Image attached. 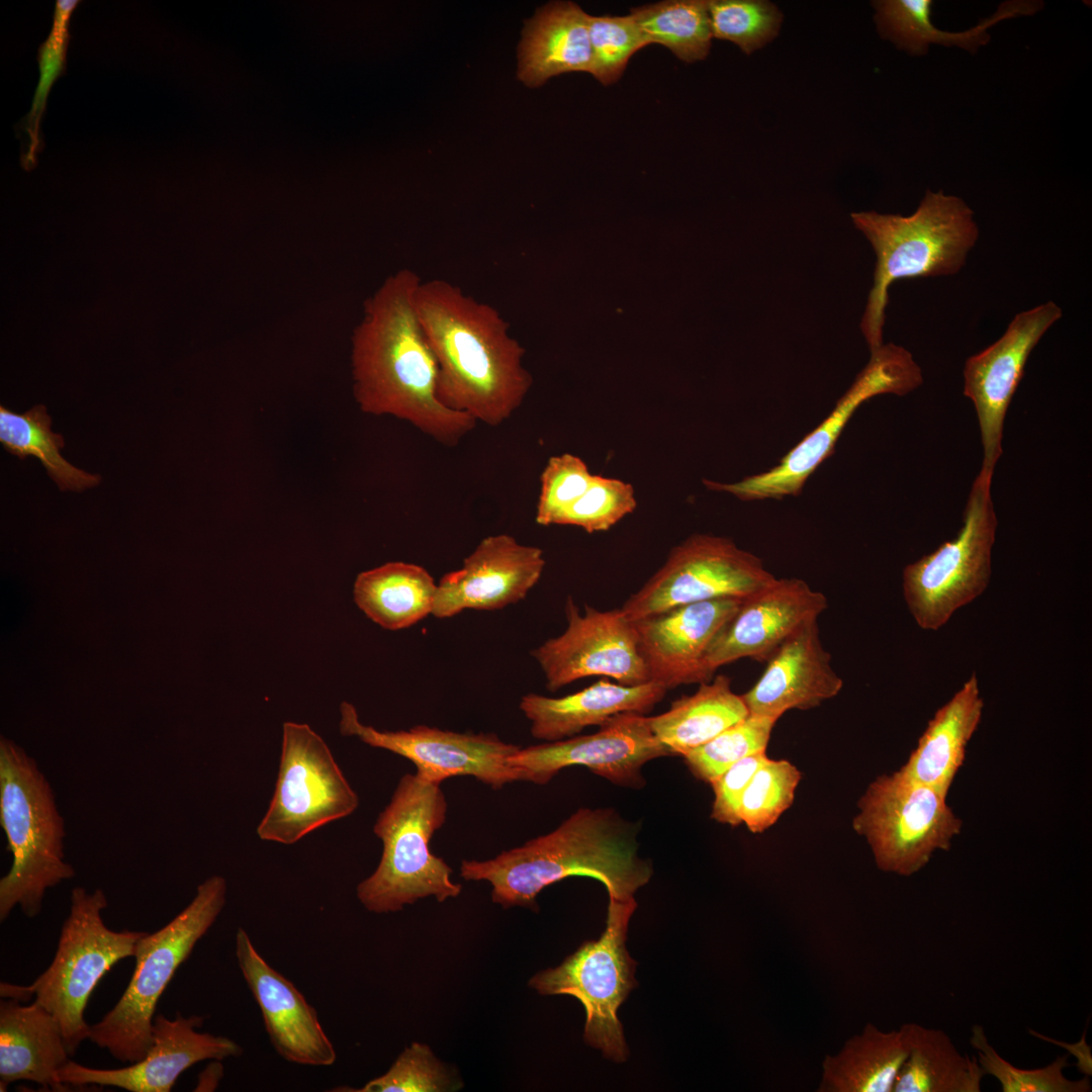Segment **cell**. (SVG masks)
I'll use <instances>...</instances> for the list:
<instances>
[{"label":"cell","mask_w":1092,"mask_h":1092,"mask_svg":"<svg viewBox=\"0 0 1092 1092\" xmlns=\"http://www.w3.org/2000/svg\"><path fill=\"white\" fill-rule=\"evenodd\" d=\"M415 304L438 364V399L489 426L509 419L531 377L500 313L442 279L422 281Z\"/></svg>","instance_id":"2"},{"label":"cell","mask_w":1092,"mask_h":1092,"mask_svg":"<svg viewBox=\"0 0 1092 1092\" xmlns=\"http://www.w3.org/2000/svg\"><path fill=\"white\" fill-rule=\"evenodd\" d=\"M436 590L437 583L423 566L394 561L359 573L353 597L370 620L395 631L432 615Z\"/></svg>","instance_id":"31"},{"label":"cell","mask_w":1092,"mask_h":1092,"mask_svg":"<svg viewBox=\"0 0 1092 1092\" xmlns=\"http://www.w3.org/2000/svg\"><path fill=\"white\" fill-rule=\"evenodd\" d=\"M275 792L257 828L267 841L292 844L352 814L359 804L324 739L307 724H283Z\"/></svg>","instance_id":"13"},{"label":"cell","mask_w":1092,"mask_h":1092,"mask_svg":"<svg viewBox=\"0 0 1092 1092\" xmlns=\"http://www.w3.org/2000/svg\"><path fill=\"white\" fill-rule=\"evenodd\" d=\"M589 38L593 51L592 74L604 85L615 83L629 59L641 48L651 44L641 27L627 16H590Z\"/></svg>","instance_id":"41"},{"label":"cell","mask_w":1092,"mask_h":1092,"mask_svg":"<svg viewBox=\"0 0 1092 1092\" xmlns=\"http://www.w3.org/2000/svg\"><path fill=\"white\" fill-rule=\"evenodd\" d=\"M946 796L900 770L868 787L852 826L867 839L881 871L909 877L925 867L935 850L949 848L962 821L947 806Z\"/></svg>","instance_id":"11"},{"label":"cell","mask_w":1092,"mask_h":1092,"mask_svg":"<svg viewBox=\"0 0 1092 1092\" xmlns=\"http://www.w3.org/2000/svg\"><path fill=\"white\" fill-rule=\"evenodd\" d=\"M801 772L790 761L767 759L753 775L741 798L739 817L752 833L772 826L790 808Z\"/></svg>","instance_id":"40"},{"label":"cell","mask_w":1092,"mask_h":1092,"mask_svg":"<svg viewBox=\"0 0 1092 1092\" xmlns=\"http://www.w3.org/2000/svg\"><path fill=\"white\" fill-rule=\"evenodd\" d=\"M992 476L983 470L977 475L957 537L903 570L907 608L923 630L943 627L959 609L981 596L990 582L998 526L991 496Z\"/></svg>","instance_id":"10"},{"label":"cell","mask_w":1092,"mask_h":1092,"mask_svg":"<svg viewBox=\"0 0 1092 1092\" xmlns=\"http://www.w3.org/2000/svg\"><path fill=\"white\" fill-rule=\"evenodd\" d=\"M778 719L748 714L684 755L692 774L710 783L738 760L765 750Z\"/></svg>","instance_id":"38"},{"label":"cell","mask_w":1092,"mask_h":1092,"mask_svg":"<svg viewBox=\"0 0 1092 1092\" xmlns=\"http://www.w3.org/2000/svg\"><path fill=\"white\" fill-rule=\"evenodd\" d=\"M421 282L402 269L366 300L352 337L354 395L364 413L398 418L453 446L477 422L438 399V364L415 304Z\"/></svg>","instance_id":"1"},{"label":"cell","mask_w":1092,"mask_h":1092,"mask_svg":"<svg viewBox=\"0 0 1092 1092\" xmlns=\"http://www.w3.org/2000/svg\"><path fill=\"white\" fill-rule=\"evenodd\" d=\"M226 899V882L211 876L197 886L192 901L170 922L139 939L135 966L123 994L97 1023L89 1039L115 1060L132 1064L142 1060L153 1042L158 1001L179 966L212 926Z\"/></svg>","instance_id":"8"},{"label":"cell","mask_w":1092,"mask_h":1092,"mask_svg":"<svg viewBox=\"0 0 1092 1092\" xmlns=\"http://www.w3.org/2000/svg\"><path fill=\"white\" fill-rule=\"evenodd\" d=\"M589 15L578 5L556 1L526 21L519 46L518 78L529 87L568 72L590 73Z\"/></svg>","instance_id":"27"},{"label":"cell","mask_w":1092,"mask_h":1092,"mask_svg":"<svg viewBox=\"0 0 1092 1092\" xmlns=\"http://www.w3.org/2000/svg\"><path fill=\"white\" fill-rule=\"evenodd\" d=\"M777 578L756 555L731 539L694 534L620 608L632 622L673 608L721 598L746 599Z\"/></svg>","instance_id":"14"},{"label":"cell","mask_w":1092,"mask_h":1092,"mask_svg":"<svg viewBox=\"0 0 1092 1092\" xmlns=\"http://www.w3.org/2000/svg\"><path fill=\"white\" fill-rule=\"evenodd\" d=\"M593 477L585 462L573 454L550 457L540 477L536 523L554 525L558 515L585 492Z\"/></svg>","instance_id":"44"},{"label":"cell","mask_w":1092,"mask_h":1092,"mask_svg":"<svg viewBox=\"0 0 1092 1092\" xmlns=\"http://www.w3.org/2000/svg\"><path fill=\"white\" fill-rule=\"evenodd\" d=\"M636 506L632 484L594 475L585 492L558 515L554 525L576 526L587 533L607 531L633 513Z\"/></svg>","instance_id":"42"},{"label":"cell","mask_w":1092,"mask_h":1092,"mask_svg":"<svg viewBox=\"0 0 1092 1092\" xmlns=\"http://www.w3.org/2000/svg\"><path fill=\"white\" fill-rule=\"evenodd\" d=\"M1063 315L1054 301L1018 312L1004 334L964 367V394L973 402L980 427L981 470L993 474L1002 454L1004 420L1034 347Z\"/></svg>","instance_id":"18"},{"label":"cell","mask_w":1092,"mask_h":1092,"mask_svg":"<svg viewBox=\"0 0 1092 1092\" xmlns=\"http://www.w3.org/2000/svg\"><path fill=\"white\" fill-rule=\"evenodd\" d=\"M743 600L721 598L682 605L634 622L650 680L666 690L709 681L704 672L706 652Z\"/></svg>","instance_id":"23"},{"label":"cell","mask_w":1092,"mask_h":1092,"mask_svg":"<svg viewBox=\"0 0 1092 1092\" xmlns=\"http://www.w3.org/2000/svg\"><path fill=\"white\" fill-rule=\"evenodd\" d=\"M78 0H58L55 5L52 29L37 52L39 80L30 110L17 124V135L22 142L20 163L29 171L37 163V155L43 148L40 121L54 83L66 72V57L70 42V21L78 7Z\"/></svg>","instance_id":"36"},{"label":"cell","mask_w":1092,"mask_h":1092,"mask_svg":"<svg viewBox=\"0 0 1092 1092\" xmlns=\"http://www.w3.org/2000/svg\"><path fill=\"white\" fill-rule=\"evenodd\" d=\"M842 686L820 639L818 620H814L778 647L758 680L741 697L749 714L779 719L791 709L819 706L836 697Z\"/></svg>","instance_id":"24"},{"label":"cell","mask_w":1092,"mask_h":1092,"mask_svg":"<svg viewBox=\"0 0 1092 1092\" xmlns=\"http://www.w3.org/2000/svg\"><path fill=\"white\" fill-rule=\"evenodd\" d=\"M567 627L532 651L549 691L580 678L603 675L626 686L650 681L639 650L635 623L621 609L581 614L571 597L564 606Z\"/></svg>","instance_id":"15"},{"label":"cell","mask_w":1092,"mask_h":1092,"mask_svg":"<svg viewBox=\"0 0 1092 1092\" xmlns=\"http://www.w3.org/2000/svg\"><path fill=\"white\" fill-rule=\"evenodd\" d=\"M441 784L405 774L379 813L373 831L382 841V855L374 873L357 887L368 911L396 912L423 898L444 902L461 894L462 886L451 880L452 869L430 848L447 816Z\"/></svg>","instance_id":"6"},{"label":"cell","mask_w":1092,"mask_h":1092,"mask_svg":"<svg viewBox=\"0 0 1092 1092\" xmlns=\"http://www.w3.org/2000/svg\"><path fill=\"white\" fill-rule=\"evenodd\" d=\"M850 217L876 254L874 282L860 322L872 352L884 344L890 286L901 279L959 273L978 242L979 228L962 198L929 189L910 215L860 211Z\"/></svg>","instance_id":"4"},{"label":"cell","mask_w":1092,"mask_h":1092,"mask_svg":"<svg viewBox=\"0 0 1092 1092\" xmlns=\"http://www.w3.org/2000/svg\"><path fill=\"white\" fill-rule=\"evenodd\" d=\"M545 567L543 550L508 534L482 539L462 567L437 583L432 615L453 617L464 610L493 611L524 600Z\"/></svg>","instance_id":"21"},{"label":"cell","mask_w":1092,"mask_h":1092,"mask_svg":"<svg viewBox=\"0 0 1092 1092\" xmlns=\"http://www.w3.org/2000/svg\"><path fill=\"white\" fill-rule=\"evenodd\" d=\"M985 1076L977 1057L961 1053L945 1031L912 1023L893 1092H980Z\"/></svg>","instance_id":"33"},{"label":"cell","mask_w":1092,"mask_h":1092,"mask_svg":"<svg viewBox=\"0 0 1092 1092\" xmlns=\"http://www.w3.org/2000/svg\"><path fill=\"white\" fill-rule=\"evenodd\" d=\"M912 1023L885 1031L868 1022L835 1055L822 1062L819 1092H893L909 1056Z\"/></svg>","instance_id":"29"},{"label":"cell","mask_w":1092,"mask_h":1092,"mask_svg":"<svg viewBox=\"0 0 1092 1092\" xmlns=\"http://www.w3.org/2000/svg\"><path fill=\"white\" fill-rule=\"evenodd\" d=\"M222 1077V1066L219 1061L210 1063L198 1078V1084L195 1091H212L214 1090Z\"/></svg>","instance_id":"46"},{"label":"cell","mask_w":1092,"mask_h":1092,"mask_svg":"<svg viewBox=\"0 0 1092 1092\" xmlns=\"http://www.w3.org/2000/svg\"><path fill=\"white\" fill-rule=\"evenodd\" d=\"M767 759L765 750L755 752L738 760L709 783L714 793L711 813L714 820L731 826L741 823L739 807L743 793L755 771Z\"/></svg>","instance_id":"45"},{"label":"cell","mask_w":1092,"mask_h":1092,"mask_svg":"<svg viewBox=\"0 0 1092 1092\" xmlns=\"http://www.w3.org/2000/svg\"><path fill=\"white\" fill-rule=\"evenodd\" d=\"M56 1017L38 1002L0 1001V1090L15 1081H30L51 1090H65L58 1072L70 1061Z\"/></svg>","instance_id":"26"},{"label":"cell","mask_w":1092,"mask_h":1092,"mask_svg":"<svg viewBox=\"0 0 1092 1092\" xmlns=\"http://www.w3.org/2000/svg\"><path fill=\"white\" fill-rule=\"evenodd\" d=\"M922 382L921 368L908 350L893 343L883 344L871 352L868 364L828 417L777 466L733 483L709 479H704L703 483L711 490L727 492L743 502L796 496L809 476L834 453L841 432L864 401L885 393L905 395Z\"/></svg>","instance_id":"12"},{"label":"cell","mask_w":1092,"mask_h":1092,"mask_svg":"<svg viewBox=\"0 0 1092 1092\" xmlns=\"http://www.w3.org/2000/svg\"><path fill=\"white\" fill-rule=\"evenodd\" d=\"M51 426L52 419L43 404L23 414L0 406V442L7 452L20 460L35 456L61 490L81 491L99 484L100 475L79 469L62 456L64 438L54 433Z\"/></svg>","instance_id":"34"},{"label":"cell","mask_w":1092,"mask_h":1092,"mask_svg":"<svg viewBox=\"0 0 1092 1092\" xmlns=\"http://www.w3.org/2000/svg\"><path fill=\"white\" fill-rule=\"evenodd\" d=\"M666 691L652 680L636 686L599 680L560 698L527 694L519 708L530 722L532 736L551 742L575 736L587 726H601L621 713L645 715Z\"/></svg>","instance_id":"25"},{"label":"cell","mask_w":1092,"mask_h":1092,"mask_svg":"<svg viewBox=\"0 0 1092 1092\" xmlns=\"http://www.w3.org/2000/svg\"><path fill=\"white\" fill-rule=\"evenodd\" d=\"M340 712L343 735L407 758L416 765V772L428 780L442 783L452 777L469 776L495 790L518 782L510 757L521 746L505 742L493 733H461L425 725L382 731L361 723L355 707L348 702L341 704Z\"/></svg>","instance_id":"16"},{"label":"cell","mask_w":1092,"mask_h":1092,"mask_svg":"<svg viewBox=\"0 0 1092 1092\" xmlns=\"http://www.w3.org/2000/svg\"><path fill=\"white\" fill-rule=\"evenodd\" d=\"M637 907L634 898H609L606 928L598 940L586 941L556 968L531 978L542 995H570L584 1007L583 1039L603 1055L623 1063L628 1057L618 1009L637 985L636 962L626 948L628 925Z\"/></svg>","instance_id":"9"},{"label":"cell","mask_w":1092,"mask_h":1092,"mask_svg":"<svg viewBox=\"0 0 1092 1092\" xmlns=\"http://www.w3.org/2000/svg\"><path fill=\"white\" fill-rule=\"evenodd\" d=\"M650 43H660L679 60H704L713 37L706 0H668L631 9Z\"/></svg>","instance_id":"35"},{"label":"cell","mask_w":1092,"mask_h":1092,"mask_svg":"<svg viewBox=\"0 0 1092 1092\" xmlns=\"http://www.w3.org/2000/svg\"><path fill=\"white\" fill-rule=\"evenodd\" d=\"M236 957L278 1055L299 1065H333L337 1054L315 1009L292 982L264 960L242 927L236 933Z\"/></svg>","instance_id":"22"},{"label":"cell","mask_w":1092,"mask_h":1092,"mask_svg":"<svg viewBox=\"0 0 1092 1092\" xmlns=\"http://www.w3.org/2000/svg\"><path fill=\"white\" fill-rule=\"evenodd\" d=\"M466 881H486L503 908L536 909L547 886L569 877L600 881L609 898L629 900L652 875L638 853L634 827L613 809L581 808L553 831L484 860L464 859Z\"/></svg>","instance_id":"3"},{"label":"cell","mask_w":1092,"mask_h":1092,"mask_svg":"<svg viewBox=\"0 0 1092 1092\" xmlns=\"http://www.w3.org/2000/svg\"><path fill=\"white\" fill-rule=\"evenodd\" d=\"M984 702L976 672L928 722L916 748L899 769L914 782L947 795L981 721Z\"/></svg>","instance_id":"28"},{"label":"cell","mask_w":1092,"mask_h":1092,"mask_svg":"<svg viewBox=\"0 0 1092 1092\" xmlns=\"http://www.w3.org/2000/svg\"><path fill=\"white\" fill-rule=\"evenodd\" d=\"M873 6L880 35L910 55L921 56L927 54L930 44L956 46L974 54L989 41V27L1007 18L1035 13L1040 9L1041 3H1002L992 16L981 20L975 27L960 32L942 30L932 24L930 0H881L874 1Z\"/></svg>","instance_id":"30"},{"label":"cell","mask_w":1092,"mask_h":1092,"mask_svg":"<svg viewBox=\"0 0 1092 1092\" xmlns=\"http://www.w3.org/2000/svg\"><path fill=\"white\" fill-rule=\"evenodd\" d=\"M0 824L12 855L0 879V921L18 906L39 914L52 889L75 875L65 860V821L53 788L37 762L14 742L0 741Z\"/></svg>","instance_id":"5"},{"label":"cell","mask_w":1092,"mask_h":1092,"mask_svg":"<svg viewBox=\"0 0 1092 1092\" xmlns=\"http://www.w3.org/2000/svg\"><path fill=\"white\" fill-rule=\"evenodd\" d=\"M827 598L800 578H780L744 599L711 642L704 672L709 680L721 666L741 658L766 661L805 624L818 620Z\"/></svg>","instance_id":"20"},{"label":"cell","mask_w":1092,"mask_h":1092,"mask_svg":"<svg viewBox=\"0 0 1092 1092\" xmlns=\"http://www.w3.org/2000/svg\"><path fill=\"white\" fill-rule=\"evenodd\" d=\"M459 1087L452 1074L433 1054L430 1046L413 1042L397 1057L390 1069L361 1089L336 1091L358 1092H443Z\"/></svg>","instance_id":"43"},{"label":"cell","mask_w":1092,"mask_h":1092,"mask_svg":"<svg viewBox=\"0 0 1092 1092\" xmlns=\"http://www.w3.org/2000/svg\"><path fill=\"white\" fill-rule=\"evenodd\" d=\"M204 1017L180 1014L169 1019L155 1015L153 1042L146 1056L118 1069H96L69 1061L58 1072L65 1086L98 1085L130 1092H169L178 1077L188 1068L205 1060L221 1061L241 1057L242 1046L235 1040L199 1032Z\"/></svg>","instance_id":"19"},{"label":"cell","mask_w":1092,"mask_h":1092,"mask_svg":"<svg viewBox=\"0 0 1092 1092\" xmlns=\"http://www.w3.org/2000/svg\"><path fill=\"white\" fill-rule=\"evenodd\" d=\"M70 902L51 965L28 986L1 983L0 994L20 1001L34 996L58 1020L72 1057L89 1039L84 1012L90 995L116 963L134 958L145 932L108 928L102 917L108 902L101 889L76 887Z\"/></svg>","instance_id":"7"},{"label":"cell","mask_w":1092,"mask_h":1092,"mask_svg":"<svg viewBox=\"0 0 1092 1092\" xmlns=\"http://www.w3.org/2000/svg\"><path fill=\"white\" fill-rule=\"evenodd\" d=\"M600 727L594 734L520 747L510 757L518 781L545 785L564 767L584 765L613 784L641 787L643 765L673 754L645 715L621 713Z\"/></svg>","instance_id":"17"},{"label":"cell","mask_w":1092,"mask_h":1092,"mask_svg":"<svg viewBox=\"0 0 1092 1092\" xmlns=\"http://www.w3.org/2000/svg\"><path fill=\"white\" fill-rule=\"evenodd\" d=\"M713 37L737 44L746 55L770 42L780 32L783 14L763 0L708 1Z\"/></svg>","instance_id":"39"},{"label":"cell","mask_w":1092,"mask_h":1092,"mask_svg":"<svg viewBox=\"0 0 1092 1092\" xmlns=\"http://www.w3.org/2000/svg\"><path fill=\"white\" fill-rule=\"evenodd\" d=\"M977 1051V1059L986 1075L1000 1084L1003 1092H1089L1092 1085L1088 1076L1071 1080L1064 1070L1069 1066L1068 1056H1058L1051 1064L1035 1069L1015 1067L1002 1058L988 1041L983 1026L975 1024L970 1037Z\"/></svg>","instance_id":"37"},{"label":"cell","mask_w":1092,"mask_h":1092,"mask_svg":"<svg viewBox=\"0 0 1092 1092\" xmlns=\"http://www.w3.org/2000/svg\"><path fill=\"white\" fill-rule=\"evenodd\" d=\"M730 677L719 674L696 693L675 700L662 714L648 717L653 734L673 754L685 755L748 715Z\"/></svg>","instance_id":"32"}]
</instances>
